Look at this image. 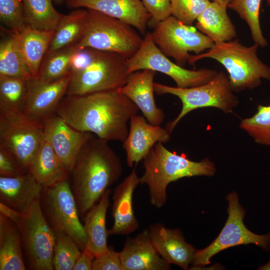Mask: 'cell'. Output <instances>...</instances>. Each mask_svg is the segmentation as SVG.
<instances>
[{
  "label": "cell",
  "instance_id": "1",
  "mask_svg": "<svg viewBox=\"0 0 270 270\" xmlns=\"http://www.w3.org/2000/svg\"><path fill=\"white\" fill-rule=\"evenodd\" d=\"M138 110L120 90H114L66 94L56 113L76 130L94 134L108 142H122L128 135L131 118Z\"/></svg>",
  "mask_w": 270,
  "mask_h": 270
},
{
  "label": "cell",
  "instance_id": "2",
  "mask_svg": "<svg viewBox=\"0 0 270 270\" xmlns=\"http://www.w3.org/2000/svg\"><path fill=\"white\" fill-rule=\"evenodd\" d=\"M108 141L92 136L80 150L72 174V192L78 212L86 214L120 177V160Z\"/></svg>",
  "mask_w": 270,
  "mask_h": 270
},
{
  "label": "cell",
  "instance_id": "3",
  "mask_svg": "<svg viewBox=\"0 0 270 270\" xmlns=\"http://www.w3.org/2000/svg\"><path fill=\"white\" fill-rule=\"evenodd\" d=\"M128 59L115 52L90 48L74 55L66 95L120 90L126 83Z\"/></svg>",
  "mask_w": 270,
  "mask_h": 270
},
{
  "label": "cell",
  "instance_id": "4",
  "mask_svg": "<svg viewBox=\"0 0 270 270\" xmlns=\"http://www.w3.org/2000/svg\"><path fill=\"white\" fill-rule=\"evenodd\" d=\"M143 162L144 171L140 184L148 186L150 202L158 208L166 202L170 183L184 177L212 176L216 172L214 164L208 158L191 160L184 154L170 152L162 142L154 144Z\"/></svg>",
  "mask_w": 270,
  "mask_h": 270
},
{
  "label": "cell",
  "instance_id": "5",
  "mask_svg": "<svg viewBox=\"0 0 270 270\" xmlns=\"http://www.w3.org/2000/svg\"><path fill=\"white\" fill-rule=\"evenodd\" d=\"M258 46L256 43L245 46L238 39L214 44L206 52L191 54L188 63L194 64L204 58L214 59L226 70L233 92L252 89L260 85L262 78L270 81V68L257 56Z\"/></svg>",
  "mask_w": 270,
  "mask_h": 270
},
{
  "label": "cell",
  "instance_id": "6",
  "mask_svg": "<svg viewBox=\"0 0 270 270\" xmlns=\"http://www.w3.org/2000/svg\"><path fill=\"white\" fill-rule=\"evenodd\" d=\"M154 90L158 95L175 96L182 102L180 113L165 128L170 134L180 121L194 110L212 107L230 113L239 103L238 97L233 93L228 76L222 72H217L208 82L198 86L180 88L154 82Z\"/></svg>",
  "mask_w": 270,
  "mask_h": 270
},
{
  "label": "cell",
  "instance_id": "7",
  "mask_svg": "<svg viewBox=\"0 0 270 270\" xmlns=\"http://www.w3.org/2000/svg\"><path fill=\"white\" fill-rule=\"evenodd\" d=\"M87 10L86 30L76 44L80 50L90 48L115 52L127 59L138 51L144 38L133 26L99 12Z\"/></svg>",
  "mask_w": 270,
  "mask_h": 270
},
{
  "label": "cell",
  "instance_id": "8",
  "mask_svg": "<svg viewBox=\"0 0 270 270\" xmlns=\"http://www.w3.org/2000/svg\"><path fill=\"white\" fill-rule=\"evenodd\" d=\"M40 203L44 217L52 228L68 236L83 250L86 246L87 238L68 180L44 188Z\"/></svg>",
  "mask_w": 270,
  "mask_h": 270
},
{
  "label": "cell",
  "instance_id": "9",
  "mask_svg": "<svg viewBox=\"0 0 270 270\" xmlns=\"http://www.w3.org/2000/svg\"><path fill=\"white\" fill-rule=\"evenodd\" d=\"M228 202V217L225 224L216 238L208 246L196 250L192 268L202 267L210 263V259L220 251L242 244H252L264 251L270 249V232L257 234L245 226L243 220L245 210L239 202L238 194L233 192L226 198Z\"/></svg>",
  "mask_w": 270,
  "mask_h": 270
},
{
  "label": "cell",
  "instance_id": "10",
  "mask_svg": "<svg viewBox=\"0 0 270 270\" xmlns=\"http://www.w3.org/2000/svg\"><path fill=\"white\" fill-rule=\"evenodd\" d=\"M18 227L21 234L23 252L30 268L54 270L55 233L44 216L40 200L34 201L23 213Z\"/></svg>",
  "mask_w": 270,
  "mask_h": 270
},
{
  "label": "cell",
  "instance_id": "11",
  "mask_svg": "<svg viewBox=\"0 0 270 270\" xmlns=\"http://www.w3.org/2000/svg\"><path fill=\"white\" fill-rule=\"evenodd\" d=\"M44 139L42 121L22 112L0 114V146L11 153L26 171Z\"/></svg>",
  "mask_w": 270,
  "mask_h": 270
},
{
  "label": "cell",
  "instance_id": "12",
  "mask_svg": "<svg viewBox=\"0 0 270 270\" xmlns=\"http://www.w3.org/2000/svg\"><path fill=\"white\" fill-rule=\"evenodd\" d=\"M154 28L150 34L154 43L164 55L182 66L190 59V52L200 54L214 44L196 27L186 24L172 16Z\"/></svg>",
  "mask_w": 270,
  "mask_h": 270
},
{
  "label": "cell",
  "instance_id": "13",
  "mask_svg": "<svg viewBox=\"0 0 270 270\" xmlns=\"http://www.w3.org/2000/svg\"><path fill=\"white\" fill-rule=\"evenodd\" d=\"M128 73L144 69L158 72L172 78L176 86L191 88L204 84L216 74L215 70L200 68L191 70L170 60L154 43L148 32L138 51L128 59Z\"/></svg>",
  "mask_w": 270,
  "mask_h": 270
},
{
  "label": "cell",
  "instance_id": "14",
  "mask_svg": "<svg viewBox=\"0 0 270 270\" xmlns=\"http://www.w3.org/2000/svg\"><path fill=\"white\" fill-rule=\"evenodd\" d=\"M43 122L44 138L70 172L80 150L93 134L73 128L56 113Z\"/></svg>",
  "mask_w": 270,
  "mask_h": 270
},
{
  "label": "cell",
  "instance_id": "15",
  "mask_svg": "<svg viewBox=\"0 0 270 270\" xmlns=\"http://www.w3.org/2000/svg\"><path fill=\"white\" fill-rule=\"evenodd\" d=\"M69 80L70 74L50 82L29 80L23 114L42 122L56 114L66 95Z\"/></svg>",
  "mask_w": 270,
  "mask_h": 270
},
{
  "label": "cell",
  "instance_id": "16",
  "mask_svg": "<svg viewBox=\"0 0 270 270\" xmlns=\"http://www.w3.org/2000/svg\"><path fill=\"white\" fill-rule=\"evenodd\" d=\"M170 133L160 126L150 124L144 116H134L129 122L128 135L122 142L126 162L130 168L136 165L157 142L166 143Z\"/></svg>",
  "mask_w": 270,
  "mask_h": 270
},
{
  "label": "cell",
  "instance_id": "17",
  "mask_svg": "<svg viewBox=\"0 0 270 270\" xmlns=\"http://www.w3.org/2000/svg\"><path fill=\"white\" fill-rule=\"evenodd\" d=\"M70 8L92 10L117 18L146 35L151 18L140 0H68Z\"/></svg>",
  "mask_w": 270,
  "mask_h": 270
},
{
  "label": "cell",
  "instance_id": "18",
  "mask_svg": "<svg viewBox=\"0 0 270 270\" xmlns=\"http://www.w3.org/2000/svg\"><path fill=\"white\" fill-rule=\"evenodd\" d=\"M156 73L149 69L132 72L120 91L136 104L148 122L160 126L164 120V114L157 106L154 100V78Z\"/></svg>",
  "mask_w": 270,
  "mask_h": 270
},
{
  "label": "cell",
  "instance_id": "19",
  "mask_svg": "<svg viewBox=\"0 0 270 270\" xmlns=\"http://www.w3.org/2000/svg\"><path fill=\"white\" fill-rule=\"evenodd\" d=\"M148 230L154 248L164 261L189 269L196 250L186 242L178 228H168L157 223L150 224Z\"/></svg>",
  "mask_w": 270,
  "mask_h": 270
},
{
  "label": "cell",
  "instance_id": "20",
  "mask_svg": "<svg viewBox=\"0 0 270 270\" xmlns=\"http://www.w3.org/2000/svg\"><path fill=\"white\" fill-rule=\"evenodd\" d=\"M139 184L140 178L134 168L114 188L112 207L114 224L108 230V236L128 234L138 229L139 224L133 210L132 197Z\"/></svg>",
  "mask_w": 270,
  "mask_h": 270
},
{
  "label": "cell",
  "instance_id": "21",
  "mask_svg": "<svg viewBox=\"0 0 270 270\" xmlns=\"http://www.w3.org/2000/svg\"><path fill=\"white\" fill-rule=\"evenodd\" d=\"M120 256L124 270H168L170 266L154 248L145 229L134 238H128Z\"/></svg>",
  "mask_w": 270,
  "mask_h": 270
},
{
  "label": "cell",
  "instance_id": "22",
  "mask_svg": "<svg viewBox=\"0 0 270 270\" xmlns=\"http://www.w3.org/2000/svg\"><path fill=\"white\" fill-rule=\"evenodd\" d=\"M42 190L29 172L16 176H0V202L22 213L40 200Z\"/></svg>",
  "mask_w": 270,
  "mask_h": 270
},
{
  "label": "cell",
  "instance_id": "23",
  "mask_svg": "<svg viewBox=\"0 0 270 270\" xmlns=\"http://www.w3.org/2000/svg\"><path fill=\"white\" fill-rule=\"evenodd\" d=\"M54 33V30H40L28 26L18 32H14L18 51L34 78L38 77Z\"/></svg>",
  "mask_w": 270,
  "mask_h": 270
},
{
  "label": "cell",
  "instance_id": "24",
  "mask_svg": "<svg viewBox=\"0 0 270 270\" xmlns=\"http://www.w3.org/2000/svg\"><path fill=\"white\" fill-rule=\"evenodd\" d=\"M111 192L110 189H107L98 202L86 214L84 227L87 238L86 247L94 258L109 249L107 244L106 214L110 205Z\"/></svg>",
  "mask_w": 270,
  "mask_h": 270
},
{
  "label": "cell",
  "instance_id": "25",
  "mask_svg": "<svg viewBox=\"0 0 270 270\" xmlns=\"http://www.w3.org/2000/svg\"><path fill=\"white\" fill-rule=\"evenodd\" d=\"M28 172L43 188L68 179L70 172L44 138L31 162Z\"/></svg>",
  "mask_w": 270,
  "mask_h": 270
},
{
  "label": "cell",
  "instance_id": "26",
  "mask_svg": "<svg viewBox=\"0 0 270 270\" xmlns=\"http://www.w3.org/2000/svg\"><path fill=\"white\" fill-rule=\"evenodd\" d=\"M226 9L216 2H210L196 20V28L214 44L232 40L236 36Z\"/></svg>",
  "mask_w": 270,
  "mask_h": 270
},
{
  "label": "cell",
  "instance_id": "27",
  "mask_svg": "<svg viewBox=\"0 0 270 270\" xmlns=\"http://www.w3.org/2000/svg\"><path fill=\"white\" fill-rule=\"evenodd\" d=\"M23 253L19 228L0 214V270H26Z\"/></svg>",
  "mask_w": 270,
  "mask_h": 270
},
{
  "label": "cell",
  "instance_id": "28",
  "mask_svg": "<svg viewBox=\"0 0 270 270\" xmlns=\"http://www.w3.org/2000/svg\"><path fill=\"white\" fill-rule=\"evenodd\" d=\"M88 10L75 8L64 14L58 22L47 52L76 44L83 37L86 28Z\"/></svg>",
  "mask_w": 270,
  "mask_h": 270
},
{
  "label": "cell",
  "instance_id": "29",
  "mask_svg": "<svg viewBox=\"0 0 270 270\" xmlns=\"http://www.w3.org/2000/svg\"><path fill=\"white\" fill-rule=\"evenodd\" d=\"M27 26L32 28L53 31L64 14L54 7L53 0H22Z\"/></svg>",
  "mask_w": 270,
  "mask_h": 270
},
{
  "label": "cell",
  "instance_id": "30",
  "mask_svg": "<svg viewBox=\"0 0 270 270\" xmlns=\"http://www.w3.org/2000/svg\"><path fill=\"white\" fill-rule=\"evenodd\" d=\"M79 50L75 44L46 52L36 78L42 82H50L68 76L72 59Z\"/></svg>",
  "mask_w": 270,
  "mask_h": 270
},
{
  "label": "cell",
  "instance_id": "31",
  "mask_svg": "<svg viewBox=\"0 0 270 270\" xmlns=\"http://www.w3.org/2000/svg\"><path fill=\"white\" fill-rule=\"evenodd\" d=\"M5 31L6 36L0 42V76L28 80L34 78L18 51L14 32Z\"/></svg>",
  "mask_w": 270,
  "mask_h": 270
},
{
  "label": "cell",
  "instance_id": "32",
  "mask_svg": "<svg viewBox=\"0 0 270 270\" xmlns=\"http://www.w3.org/2000/svg\"><path fill=\"white\" fill-rule=\"evenodd\" d=\"M28 80L0 76V114L22 112Z\"/></svg>",
  "mask_w": 270,
  "mask_h": 270
},
{
  "label": "cell",
  "instance_id": "33",
  "mask_svg": "<svg viewBox=\"0 0 270 270\" xmlns=\"http://www.w3.org/2000/svg\"><path fill=\"white\" fill-rule=\"evenodd\" d=\"M261 0H232L228 8L235 11L248 24L252 38L262 47L268 42L263 36L260 26L259 15Z\"/></svg>",
  "mask_w": 270,
  "mask_h": 270
},
{
  "label": "cell",
  "instance_id": "34",
  "mask_svg": "<svg viewBox=\"0 0 270 270\" xmlns=\"http://www.w3.org/2000/svg\"><path fill=\"white\" fill-rule=\"evenodd\" d=\"M54 230L56 236L52 260L54 270H72L82 251L70 237L62 231Z\"/></svg>",
  "mask_w": 270,
  "mask_h": 270
},
{
  "label": "cell",
  "instance_id": "35",
  "mask_svg": "<svg viewBox=\"0 0 270 270\" xmlns=\"http://www.w3.org/2000/svg\"><path fill=\"white\" fill-rule=\"evenodd\" d=\"M240 127L258 144L270 146V104L258 105L251 117L242 120Z\"/></svg>",
  "mask_w": 270,
  "mask_h": 270
},
{
  "label": "cell",
  "instance_id": "36",
  "mask_svg": "<svg viewBox=\"0 0 270 270\" xmlns=\"http://www.w3.org/2000/svg\"><path fill=\"white\" fill-rule=\"evenodd\" d=\"M210 2V0H170L171 14L182 22L192 25Z\"/></svg>",
  "mask_w": 270,
  "mask_h": 270
},
{
  "label": "cell",
  "instance_id": "37",
  "mask_svg": "<svg viewBox=\"0 0 270 270\" xmlns=\"http://www.w3.org/2000/svg\"><path fill=\"white\" fill-rule=\"evenodd\" d=\"M0 20L15 33L27 26L22 0H0Z\"/></svg>",
  "mask_w": 270,
  "mask_h": 270
},
{
  "label": "cell",
  "instance_id": "38",
  "mask_svg": "<svg viewBox=\"0 0 270 270\" xmlns=\"http://www.w3.org/2000/svg\"><path fill=\"white\" fill-rule=\"evenodd\" d=\"M151 18L149 24L154 28L171 14L170 0H142Z\"/></svg>",
  "mask_w": 270,
  "mask_h": 270
},
{
  "label": "cell",
  "instance_id": "39",
  "mask_svg": "<svg viewBox=\"0 0 270 270\" xmlns=\"http://www.w3.org/2000/svg\"><path fill=\"white\" fill-rule=\"evenodd\" d=\"M27 172L11 153L0 146V176H16Z\"/></svg>",
  "mask_w": 270,
  "mask_h": 270
},
{
  "label": "cell",
  "instance_id": "40",
  "mask_svg": "<svg viewBox=\"0 0 270 270\" xmlns=\"http://www.w3.org/2000/svg\"><path fill=\"white\" fill-rule=\"evenodd\" d=\"M93 270H124L120 258V252L112 248L99 256L95 258L93 262Z\"/></svg>",
  "mask_w": 270,
  "mask_h": 270
},
{
  "label": "cell",
  "instance_id": "41",
  "mask_svg": "<svg viewBox=\"0 0 270 270\" xmlns=\"http://www.w3.org/2000/svg\"><path fill=\"white\" fill-rule=\"evenodd\" d=\"M95 258L88 248L82 251L72 270H92L94 258Z\"/></svg>",
  "mask_w": 270,
  "mask_h": 270
},
{
  "label": "cell",
  "instance_id": "42",
  "mask_svg": "<svg viewBox=\"0 0 270 270\" xmlns=\"http://www.w3.org/2000/svg\"><path fill=\"white\" fill-rule=\"evenodd\" d=\"M0 214L10 220L17 226L21 222L23 216V213L6 205L2 202H0Z\"/></svg>",
  "mask_w": 270,
  "mask_h": 270
},
{
  "label": "cell",
  "instance_id": "43",
  "mask_svg": "<svg viewBox=\"0 0 270 270\" xmlns=\"http://www.w3.org/2000/svg\"><path fill=\"white\" fill-rule=\"evenodd\" d=\"M212 2H216L226 8H228V5L230 3L232 0H210Z\"/></svg>",
  "mask_w": 270,
  "mask_h": 270
},
{
  "label": "cell",
  "instance_id": "44",
  "mask_svg": "<svg viewBox=\"0 0 270 270\" xmlns=\"http://www.w3.org/2000/svg\"><path fill=\"white\" fill-rule=\"evenodd\" d=\"M259 269L260 270H270V258L267 264L261 266L259 268Z\"/></svg>",
  "mask_w": 270,
  "mask_h": 270
},
{
  "label": "cell",
  "instance_id": "45",
  "mask_svg": "<svg viewBox=\"0 0 270 270\" xmlns=\"http://www.w3.org/2000/svg\"><path fill=\"white\" fill-rule=\"evenodd\" d=\"M68 0H53L54 2L57 5H62V4H66Z\"/></svg>",
  "mask_w": 270,
  "mask_h": 270
},
{
  "label": "cell",
  "instance_id": "46",
  "mask_svg": "<svg viewBox=\"0 0 270 270\" xmlns=\"http://www.w3.org/2000/svg\"><path fill=\"white\" fill-rule=\"evenodd\" d=\"M266 0V2L268 4H270V0Z\"/></svg>",
  "mask_w": 270,
  "mask_h": 270
}]
</instances>
